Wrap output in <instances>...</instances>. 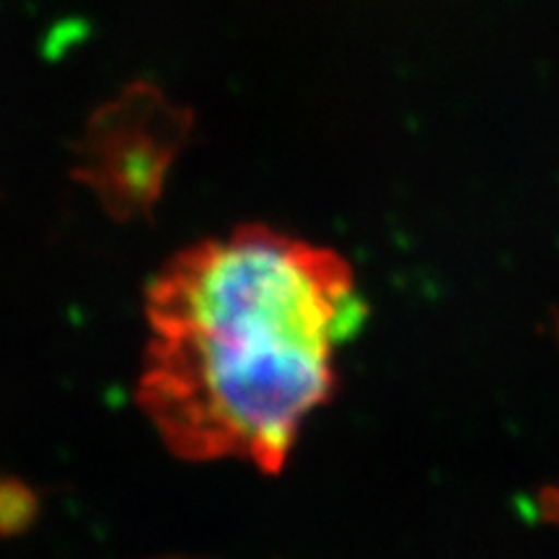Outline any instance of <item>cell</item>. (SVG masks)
<instances>
[{
	"instance_id": "1",
	"label": "cell",
	"mask_w": 559,
	"mask_h": 559,
	"mask_svg": "<svg viewBox=\"0 0 559 559\" xmlns=\"http://www.w3.org/2000/svg\"><path fill=\"white\" fill-rule=\"evenodd\" d=\"M366 311L332 249L264 226L194 243L145 296L140 407L174 456L280 474L304 419L332 400L334 355Z\"/></svg>"
},
{
	"instance_id": "2",
	"label": "cell",
	"mask_w": 559,
	"mask_h": 559,
	"mask_svg": "<svg viewBox=\"0 0 559 559\" xmlns=\"http://www.w3.org/2000/svg\"><path fill=\"white\" fill-rule=\"evenodd\" d=\"M190 130V109L151 83H132L88 120L73 177L115 221L148 215Z\"/></svg>"
},
{
	"instance_id": "3",
	"label": "cell",
	"mask_w": 559,
	"mask_h": 559,
	"mask_svg": "<svg viewBox=\"0 0 559 559\" xmlns=\"http://www.w3.org/2000/svg\"><path fill=\"white\" fill-rule=\"evenodd\" d=\"M39 515L37 489L19 477H0V539L26 534Z\"/></svg>"
},
{
	"instance_id": "4",
	"label": "cell",
	"mask_w": 559,
	"mask_h": 559,
	"mask_svg": "<svg viewBox=\"0 0 559 559\" xmlns=\"http://www.w3.org/2000/svg\"><path fill=\"white\" fill-rule=\"evenodd\" d=\"M536 506H539V515L544 521L557 523L559 526V485L544 487L536 498Z\"/></svg>"
},
{
	"instance_id": "5",
	"label": "cell",
	"mask_w": 559,
	"mask_h": 559,
	"mask_svg": "<svg viewBox=\"0 0 559 559\" xmlns=\"http://www.w3.org/2000/svg\"><path fill=\"white\" fill-rule=\"evenodd\" d=\"M557 334H559V319H557Z\"/></svg>"
}]
</instances>
